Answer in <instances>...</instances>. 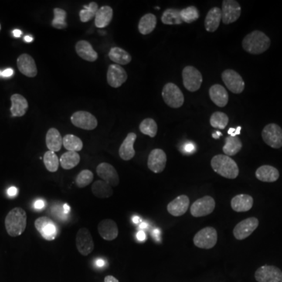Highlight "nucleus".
Instances as JSON below:
<instances>
[{"instance_id":"obj_1","label":"nucleus","mask_w":282,"mask_h":282,"mask_svg":"<svg viewBox=\"0 0 282 282\" xmlns=\"http://www.w3.org/2000/svg\"><path fill=\"white\" fill-rule=\"evenodd\" d=\"M270 39L261 31H253L244 38L242 47L251 54H261L270 46Z\"/></svg>"},{"instance_id":"obj_2","label":"nucleus","mask_w":282,"mask_h":282,"mask_svg":"<svg viewBox=\"0 0 282 282\" xmlns=\"http://www.w3.org/2000/svg\"><path fill=\"white\" fill-rule=\"evenodd\" d=\"M27 214L23 209L17 207L7 214L5 219V227L7 234L11 237L22 235L26 229Z\"/></svg>"},{"instance_id":"obj_3","label":"nucleus","mask_w":282,"mask_h":282,"mask_svg":"<svg viewBox=\"0 0 282 282\" xmlns=\"http://www.w3.org/2000/svg\"><path fill=\"white\" fill-rule=\"evenodd\" d=\"M211 166L216 174L227 179H235L239 174L236 161L225 154L215 155L211 160Z\"/></svg>"},{"instance_id":"obj_4","label":"nucleus","mask_w":282,"mask_h":282,"mask_svg":"<svg viewBox=\"0 0 282 282\" xmlns=\"http://www.w3.org/2000/svg\"><path fill=\"white\" fill-rule=\"evenodd\" d=\"M217 239L216 230L212 227H207L195 235L193 242L195 246L200 249H210L216 246Z\"/></svg>"},{"instance_id":"obj_5","label":"nucleus","mask_w":282,"mask_h":282,"mask_svg":"<svg viewBox=\"0 0 282 282\" xmlns=\"http://www.w3.org/2000/svg\"><path fill=\"white\" fill-rule=\"evenodd\" d=\"M163 100L173 108H179L184 103V96L182 91L177 85L174 83H168L163 87L162 92Z\"/></svg>"},{"instance_id":"obj_6","label":"nucleus","mask_w":282,"mask_h":282,"mask_svg":"<svg viewBox=\"0 0 282 282\" xmlns=\"http://www.w3.org/2000/svg\"><path fill=\"white\" fill-rule=\"evenodd\" d=\"M184 87L190 92L198 91L202 86V76L201 72L193 66H186L182 72Z\"/></svg>"},{"instance_id":"obj_7","label":"nucleus","mask_w":282,"mask_h":282,"mask_svg":"<svg viewBox=\"0 0 282 282\" xmlns=\"http://www.w3.org/2000/svg\"><path fill=\"white\" fill-rule=\"evenodd\" d=\"M262 138L272 148L282 147V129L275 123L266 125L262 131Z\"/></svg>"},{"instance_id":"obj_8","label":"nucleus","mask_w":282,"mask_h":282,"mask_svg":"<svg viewBox=\"0 0 282 282\" xmlns=\"http://www.w3.org/2000/svg\"><path fill=\"white\" fill-rule=\"evenodd\" d=\"M221 12L222 23L229 25L239 20L242 14V8L235 0H224L222 1Z\"/></svg>"},{"instance_id":"obj_9","label":"nucleus","mask_w":282,"mask_h":282,"mask_svg":"<svg viewBox=\"0 0 282 282\" xmlns=\"http://www.w3.org/2000/svg\"><path fill=\"white\" fill-rule=\"evenodd\" d=\"M35 227L41 236L46 241L54 240L58 235V228L55 222L47 216H41L35 219Z\"/></svg>"},{"instance_id":"obj_10","label":"nucleus","mask_w":282,"mask_h":282,"mask_svg":"<svg viewBox=\"0 0 282 282\" xmlns=\"http://www.w3.org/2000/svg\"><path fill=\"white\" fill-rule=\"evenodd\" d=\"M222 80L228 90L233 93L239 94L245 90V82L242 76L232 69H228L222 72Z\"/></svg>"},{"instance_id":"obj_11","label":"nucleus","mask_w":282,"mask_h":282,"mask_svg":"<svg viewBox=\"0 0 282 282\" xmlns=\"http://www.w3.org/2000/svg\"><path fill=\"white\" fill-rule=\"evenodd\" d=\"M216 202L211 196H205L196 200L191 206V213L194 217H202L212 213Z\"/></svg>"},{"instance_id":"obj_12","label":"nucleus","mask_w":282,"mask_h":282,"mask_svg":"<svg viewBox=\"0 0 282 282\" xmlns=\"http://www.w3.org/2000/svg\"><path fill=\"white\" fill-rule=\"evenodd\" d=\"M255 278L257 282H282V271L277 266L265 265L255 272Z\"/></svg>"},{"instance_id":"obj_13","label":"nucleus","mask_w":282,"mask_h":282,"mask_svg":"<svg viewBox=\"0 0 282 282\" xmlns=\"http://www.w3.org/2000/svg\"><path fill=\"white\" fill-rule=\"evenodd\" d=\"M76 247L83 256L90 255L94 249V242L87 228H81L76 235Z\"/></svg>"},{"instance_id":"obj_14","label":"nucleus","mask_w":282,"mask_h":282,"mask_svg":"<svg viewBox=\"0 0 282 282\" xmlns=\"http://www.w3.org/2000/svg\"><path fill=\"white\" fill-rule=\"evenodd\" d=\"M71 121L74 126L86 130H94L98 124L96 117L85 110H79L74 113L71 117Z\"/></svg>"},{"instance_id":"obj_15","label":"nucleus","mask_w":282,"mask_h":282,"mask_svg":"<svg viewBox=\"0 0 282 282\" xmlns=\"http://www.w3.org/2000/svg\"><path fill=\"white\" fill-rule=\"evenodd\" d=\"M258 226H259V220L257 218L249 217L244 219L234 228V236L238 240H244L250 236Z\"/></svg>"},{"instance_id":"obj_16","label":"nucleus","mask_w":282,"mask_h":282,"mask_svg":"<svg viewBox=\"0 0 282 282\" xmlns=\"http://www.w3.org/2000/svg\"><path fill=\"white\" fill-rule=\"evenodd\" d=\"M96 174L102 181L110 187H116L120 184V177L114 166L108 163L102 162L96 168Z\"/></svg>"},{"instance_id":"obj_17","label":"nucleus","mask_w":282,"mask_h":282,"mask_svg":"<svg viewBox=\"0 0 282 282\" xmlns=\"http://www.w3.org/2000/svg\"><path fill=\"white\" fill-rule=\"evenodd\" d=\"M166 161L167 156L165 151L156 148L150 153L147 160V166L154 174H160L165 170Z\"/></svg>"},{"instance_id":"obj_18","label":"nucleus","mask_w":282,"mask_h":282,"mask_svg":"<svg viewBox=\"0 0 282 282\" xmlns=\"http://www.w3.org/2000/svg\"><path fill=\"white\" fill-rule=\"evenodd\" d=\"M127 73L123 67L119 65L109 66L107 73V80L111 87L119 88L127 80Z\"/></svg>"},{"instance_id":"obj_19","label":"nucleus","mask_w":282,"mask_h":282,"mask_svg":"<svg viewBox=\"0 0 282 282\" xmlns=\"http://www.w3.org/2000/svg\"><path fill=\"white\" fill-rule=\"evenodd\" d=\"M189 205V198L187 195H181L168 204L167 210L172 216L178 217L186 213Z\"/></svg>"},{"instance_id":"obj_20","label":"nucleus","mask_w":282,"mask_h":282,"mask_svg":"<svg viewBox=\"0 0 282 282\" xmlns=\"http://www.w3.org/2000/svg\"><path fill=\"white\" fill-rule=\"evenodd\" d=\"M98 233L104 240H115L119 235V228L117 223L112 219H103L99 222Z\"/></svg>"},{"instance_id":"obj_21","label":"nucleus","mask_w":282,"mask_h":282,"mask_svg":"<svg viewBox=\"0 0 282 282\" xmlns=\"http://www.w3.org/2000/svg\"><path fill=\"white\" fill-rule=\"evenodd\" d=\"M18 67L20 72L27 77L33 78L37 76L38 70L35 61L30 55L27 53L21 54L18 58Z\"/></svg>"},{"instance_id":"obj_22","label":"nucleus","mask_w":282,"mask_h":282,"mask_svg":"<svg viewBox=\"0 0 282 282\" xmlns=\"http://www.w3.org/2000/svg\"><path fill=\"white\" fill-rule=\"evenodd\" d=\"M137 134L134 133H129L127 137H126L123 144L120 146V151H119V154L122 159L125 160V161H130L135 156L136 151L133 145L137 140Z\"/></svg>"},{"instance_id":"obj_23","label":"nucleus","mask_w":282,"mask_h":282,"mask_svg":"<svg viewBox=\"0 0 282 282\" xmlns=\"http://www.w3.org/2000/svg\"><path fill=\"white\" fill-rule=\"evenodd\" d=\"M209 93L211 100L218 107H223L228 104L229 95L226 89L221 85L215 84L211 86Z\"/></svg>"},{"instance_id":"obj_24","label":"nucleus","mask_w":282,"mask_h":282,"mask_svg":"<svg viewBox=\"0 0 282 282\" xmlns=\"http://www.w3.org/2000/svg\"><path fill=\"white\" fill-rule=\"evenodd\" d=\"M76 50L81 58L87 62H94L98 58V54L93 49L91 44L87 41H79L76 45Z\"/></svg>"},{"instance_id":"obj_25","label":"nucleus","mask_w":282,"mask_h":282,"mask_svg":"<svg viewBox=\"0 0 282 282\" xmlns=\"http://www.w3.org/2000/svg\"><path fill=\"white\" fill-rule=\"evenodd\" d=\"M256 177L262 182L273 183L278 180L280 174L275 167L265 165L257 168L256 171Z\"/></svg>"},{"instance_id":"obj_26","label":"nucleus","mask_w":282,"mask_h":282,"mask_svg":"<svg viewBox=\"0 0 282 282\" xmlns=\"http://www.w3.org/2000/svg\"><path fill=\"white\" fill-rule=\"evenodd\" d=\"M11 100L12 103L11 112L13 117H22L26 114L28 108V103L22 95H12Z\"/></svg>"},{"instance_id":"obj_27","label":"nucleus","mask_w":282,"mask_h":282,"mask_svg":"<svg viewBox=\"0 0 282 282\" xmlns=\"http://www.w3.org/2000/svg\"><path fill=\"white\" fill-rule=\"evenodd\" d=\"M222 20V12L218 7H213L209 10L205 19V30L209 32H214L217 30Z\"/></svg>"},{"instance_id":"obj_28","label":"nucleus","mask_w":282,"mask_h":282,"mask_svg":"<svg viewBox=\"0 0 282 282\" xmlns=\"http://www.w3.org/2000/svg\"><path fill=\"white\" fill-rule=\"evenodd\" d=\"M231 204L232 209L235 212H248L252 208L253 198L250 195L242 194L234 197Z\"/></svg>"},{"instance_id":"obj_29","label":"nucleus","mask_w":282,"mask_h":282,"mask_svg":"<svg viewBox=\"0 0 282 282\" xmlns=\"http://www.w3.org/2000/svg\"><path fill=\"white\" fill-rule=\"evenodd\" d=\"M46 144L49 151L53 152L60 151L63 144V138L60 132L55 128L49 129L46 133Z\"/></svg>"},{"instance_id":"obj_30","label":"nucleus","mask_w":282,"mask_h":282,"mask_svg":"<svg viewBox=\"0 0 282 282\" xmlns=\"http://www.w3.org/2000/svg\"><path fill=\"white\" fill-rule=\"evenodd\" d=\"M113 18L112 8L108 6L100 7L95 16V25L96 28H106Z\"/></svg>"},{"instance_id":"obj_31","label":"nucleus","mask_w":282,"mask_h":282,"mask_svg":"<svg viewBox=\"0 0 282 282\" xmlns=\"http://www.w3.org/2000/svg\"><path fill=\"white\" fill-rule=\"evenodd\" d=\"M242 142L239 137L228 136L225 139V144L222 147V151L227 156H234L242 150Z\"/></svg>"},{"instance_id":"obj_32","label":"nucleus","mask_w":282,"mask_h":282,"mask_svg":"<svg viewBox=\"0 0 282 282\" xmlns=\"http://www.w3.org/2000/svg\"><path fill=\"white\" fill-rule=\"evenodd\" d=\"M157 18L153 14H147L140 18L139 22V32L142 35H148L154 30L156 27Z\"/></svg>"},{"instance_id":"obj_33","label":"nucleus","mask_w":282,"mask_h":282,"mask_svg":"<svg viewBox=\"0 0 282 282\" xmlns=\"http://www.w3.org/2000/svg\"><path fill=\"white\" fill-rule=\"evenodd\" d=\"M108 56L110 60L119 65H128L132 61L131 55L127 51L120 47L111 48Z\"/></svg>"},{"instance_id":"obj_34","label":"nucleus","mask_w":282,"mask_h":282,"mask_svg":"<svg viewBox=\"0 0 282 282\" xmlns=\"http://www.w3.org/2000/svg\"><path fill=\"white\" fill-rule=\"evenodd\" d=\"M93 195L98 198H110L113 195L112 187L103 181H97L93 183L91 188Z\"/></svg>"},{"instance_id":"obj_35","label":"nucleus","mask_w":282,"mask_h":282,"mask_svg":"<svg viewBox=\"0 0 282 282\" xmlns=\"http://www.w3.org/2000/svg\"><path fill=\"white\" fill-rule=\"evenodd\" d=\"M80 161V156L76 151H67L61 157L60 164L65 170L75 168Z\"/></svg>"},{"instance_id":"obj_36","label":"nucleus","mask_w":282,"mask_h":282,"mask_svg":"<svg viewBox=\"0 0 282 282\" xmlns=\"http://www.w3.org/2000/svg\"><path fill=\"white\" fill-rule=\"evenodd\" d=\"M161 21L165 25H181L183 23L181 16V10L167 9L163 12Z\"/></svg>"},{"instance_id":"obj_37","label":"nucleus","mask_w":282,"mask_h":282,"mask_svg":"<svg viewBox=\"0 0 282 282\" xmlns=\"http://www.w3.org/2000/svg\"><path fill=\"white\" fill-rule=\"evenodd\" d=\"M63 145L68 151H80L83 149V141L80 138L72 134H68L63 138Z\"/></svg>"},{"instance_id":"obj_38","label":"nucleus","mask_w":282,"mask_h":282,"mask_svg":"<svg viewBox=\"0 0 282 282\" xmlns=\"http://www.w3.org/2000/svg\"><path fill=\"white\" fill-rule=\"evenodd\" d=\"M43 162L46 170L50 173L57 172L60 165V160L58 159L56 153L51 151H46L44 154Z\"/></svg>"},{"instance_id":"obj_39","label":"nucleus","mask_w":282,"mask_h":282,"mask_svg":"<svg viewBox=\"0 0 282 282\" xmlns=\"http://www.w3.org/2000/svg\"><path fill=\"white\" fill-rule=\"evenodd\" d=\"M140 130L144 135L149 136L150 137H155L158 132L156 122L150 118L143 120L140 124Z\"/></svg>"},{"instance_id":"obj_40","label":"nucleus","mask_w":282,"mask_h":282,"mask_svg":"<svg viewBox=\"0 0 282 282\" xmlns=\"http://www.w3.org/2000/svg\"><path fill=\"white\" fill-rule=\"evenodd\" d=\"M229 123V118L225 113L216 111L211 116L210 125L213 128L224 130Z\"/></svg>"},{"instance_id":"obj_41","label":"nucleus","mask_w":282,"mask_h":282,"mask_svg":"<svg viewBox=\"0 0 282 282\" xmlns=\"http://www.w3.org/2000/svg\"><path fill=\"white\" fill-rule=\"evenodd\" d=\"M98 5L96 3L92 2L88 6H84V9L81 10L79 12V18L82 22H88L96 16V12L98 11Z\"/></svg>"},{"instance_id":"obj_42","label":"nucleus","mask_w":282,"mask_h":282,"mask_svg":"<svg viewBox=\"0 0 282 282\" xmlns=\"http://www.w3.org/2000/svg\"><path fill=\"white\" fill-rule=\"evenodd\" d=\"M181 19L185 23H192L199 18V11L194 6L187 7L181 11Z\"/></svg>"},{"instance_id":"obj_43","label":"nucleus","mask_w":282,"mask_h":282,"mask_svg":"<svg viewBox=\"0 0 282 282\" xmlns=\"http://www.w3.org/2000/svg\"><path fill=\"white\" fill-rule=\"evenodd\" d=\"M54 18L52 21V26L58 29H64L68 26L66 22L67 13L65 10L60 8H55L53 10Z\"/></svg>"},{"instance_id":"obj_44","label":"nucleus","mask_w":282,"mask_h":282,"mask_svg":"<svg viewBox=\"0 0 282 282\" xmlns=\"http://www.w3.org/2000/svg\"><path fill=\"white\" fill-rule=\"evenodd\" d=\"M93 181V174L90 170H84L79 173L76 179V184L79 188H86Z\"/></svg>"},{"instance_id":"obj_45","label":"nucleus","mask_w":282,"mask_h":282,"mask_svg":"<svg viewBox=\"0 0 282 282\" xmlns=\"http://www.w3.org/2000/svg\"><path fill=\"white\" fill-rule=\"evenodd\" d=\"M195 150H196L195 144L193 142H191V141H188V142L183 144L181 151L184 153V154H191L195 152Z\"/></svg>"},{"instance_id":"obj_46","label":"nucleus","mask_w":282,"mask_h":282,"mask_svg":"<svg viewBox=\"0 0 282 282\" xmlns=\"http://www.w3.org/2000/svg\"><path fill=\"white\" fill-rule=\"evenodd\" d=\"M7 195H8V196L11 197V198H15V197L18 196V188L16 187H11V188H8V190H7Z\"/></svg>"},{"instance_id":"obj_47","label":"nucleus","mask_w":282,"mask_h":282,"mask_svg":"<svg viewBox=\"0 0 282 282\" xmlns=\"http://www.w3.org/2000/svg\"><path fill=\"white\" fill-rule=\"evenodd\" d=\"M44 206H45V202L42 199L37 200V201H35V204H34V207L36 209H43Z\"/></svg>"},{"instance_id":"obj_48","label":"nucleus","mask_w":282,"mask_h":282,"mask_svg":"<svg viewBox=\"0 0 282 282\" xmlns=\"http://www.w3.org/2000/svg\"><path fill=\"white\" fill-rule=\"evenodd\" d=\"M241 131V127H238V128L234 129L231 128L229 130H228V134H230L231 136H233V137H235V136L238 135L240 133Z\"/></svg>"},{"instance_id":"obj_49","label":"nucleus","mask_w":282,"mask_h":282,"mask_svg":"<svg viewBox=\"0 0 282 282\" xmlns=\"http://www.w3.org/2000/svg\"><path fill=\"white\" fill-rule=\"evenodd\" d=\"M14 70L12 69H7L2 72V76L4 78H9L13 76Z\"/></svg>"},{"instance_id":"obj_50","label":"nucleus","mask_w":282,"mask_h":282,"mask_svg":"<svg viewBox=\"0 0 282 282\" xmlns=\"http://www.w3.org/2000/svg\"><path fill=\"white\" fill-rule=\"evenodd\" d=\"M137 238L140 242H143V241L145 240L146 235L145 233H144V231L140 230V232L137 233Z\"/></svg>"},{"instance_id":"obj_51","label":"nucleus","mask_w":282,"mask_h":282,"mask_svg":"<svg viewBox=\"0 0 282 282\" xmlns=\"http://www.w3.org/2000/svg\"><path fill=\"white\" fill-rule=\"evenodd\" d=\"M104 282H120L117 278L111 275L106 276Z\"/></svg>"},{"instance_id":"obj_52","label":"nucleus","mask_w":282,"mask_h":282,"mask_svg":"<svg viewBox=\"0 0 282 282\" xmlns=\"http://www.w3.org/2000/svg\"><path fill=\"white\" fill-rule=\"evenodd\" d=\"M70 206L68 204H65L63 206V212L65 214L69 213L70 212Z\"/></svg>"},{"instance_id":"obj_53","label":"nucleus","mask_w":282,"mask_h":282,"mask_svg":"<svg viewBox=\"0 0 282 282\" xmlns=\"http://www.w3.org/2000/svg\"><path fill=\"white\" fill-rule=\"evenodd\" d=\"M13 35H14V37L18 38V37L22 35V32H21V31L19 30V29H15V30L13 31Z\"/></svg>"},{"instance_id":"obj_54","label":"nucleus","mask_w":282,"mask_h":282,"mask_svg":"<svg viewBox=\"0 0 282 282\" xmlns=\"http://www.w3.org/2000/svg\"><path fill=\"white\" fill-rule=\"evenodd\" d=\"M153 236H154V238H155V239H158V240H159V239H158V238H159L160 237L159 230L158 229L154 230V232H153Z\"/></svg>"},{"instance_id":"obj_55","label":"nucleus","mask_w":282,"mask_h":282,"mask_svg":"<svg viewBox=\"0 0 282 282\" xmlns=\"http://www.w3.org/2000/svg\"><path fill=\"white\" fill-rule=\"evenodd\" d=\"M96 265H97V266H99V267H102V266H104V265H105V263H104V261H103V260H102V259H98V260H97V261H96Z\"/></svg>"},{"instance_id":"obj_56","label":"nucleus","mask_w":282,"mask_h":282,"mask_svg":"<svg viewBox=\"0 0 282 282\" xmlns=\"http://www.w3.org/2000/svg\"><path fill=\"white\" fill-rule=\"evenodd\" d=\"M222 136V133H219V132L216 131V133H212V137L215 139L219 138V137Z\"/></svg>"},{"instance_id":"obj_57","label":"nucleus","mask_w":282,"mask_h":282,"mask_svg":"<svg viewBox=\"0 0 282 282\" xmlns=\"http://www.w3.org/2000/svg\"><path fill=\"white\" fill-rule=\"evenodd\" d=\"M25 41L27 42H32V41H33V38H32V37L29 36V35H26V36L25 37Z\"/></svg>"},{"instance_id":"obj_58","label":"nucleus","mask_w":282,"mask_h":282,"mask_svg":"<svg viewBox=\"0 0 282 282\" xmlns=\"http://www.w3.org/2000/svg\"><path fill=\"white\" fill-rule=\"evenodd\" d=\"M133 223H135V224H138L139 222H140V218L138 216H134L133 218Z\"/></svg>"},{"instance_id":"obj_59","label":"nucleus","mask_w":282,"mask_h":282,"mask_svg":"<svg viewBox=\"0 0 282 282\" xmlns=\"http://www.w3.org/2000/svg\"><path fill=\"white\" fill-rule=\"evenodd\" d=\"M147 228V223H146V222H142V223H140V230H142L143 231V230L145 229V228Z\"/></svg>"},{"instance_id":"obj_60","label":"nucleus","mask_w":282,"mask_h":282,"mask_svg":"<svg viewBox=\"0 0 282 282\" xmlns=\"http://www.w3.org/2000/svg\"><path fill=\"white\" fill-rule=\"evenodd\" d=\"M0 75H2V72H0Z\"/></svg>"}]
</instances>
